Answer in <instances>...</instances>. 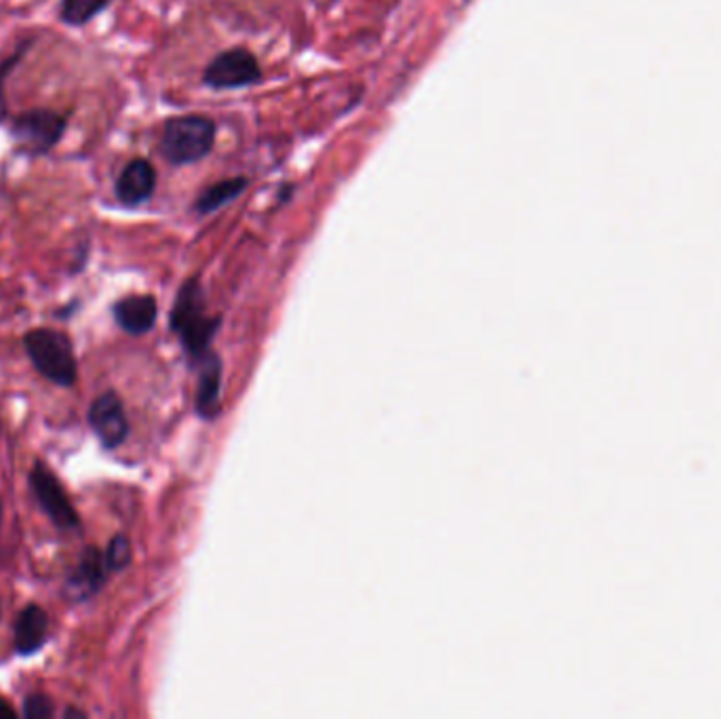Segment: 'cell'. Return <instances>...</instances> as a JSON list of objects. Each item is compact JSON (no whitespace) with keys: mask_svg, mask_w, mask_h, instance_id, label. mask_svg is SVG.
Listing matches in <instances>:
<instances>
[{"mask_svg":"<svg viewBox=\"0 0 721 719\" xmlns=\"http://www.w3.org/2000/svg\"><path fill=\"white\" fill-rule=\"evenodd\" d=\"M23 347L32 366L41 371L47 380L60 387H72L77 382V357L72 342L62 331L56 329H34L23 338Z\"/></svg>","mask_w":721,"mask_h":719,"instance_id":"6da1fadb","label":"cell"},{"mask_svg":"<svg viewBox=\"0 0 721 719\" xmlns=\"http://www.w3.org/2000/svg\"><path fill=\"white\" fill-rule=\"evenodd\" d=\"M216 142V124L206 117H180L166 124L161 152L176 164L197 163L206 159Z\"/></svg>","mask_w":721,"mask_h":719,"instance_id":"7a4b0ae2","label":"cell"},{"mask_svg":"<svg viewBox=\"0 0 721 719\" xmlns=\"http://www.w3.org/2000/svg\"><path fill=\"white\" fill-rule=\"evenodd\" d=\"M171 328L184 342L186 350L192 354H201L207 349L216 321L207 319L203 310V291L197 281L186 283L180 289L176 307L171 312Z\"/></svg>","mask_w":721,"mask_h":719,"instance_id":"3957f363","label":"cell"},{"mask_svg":"<svg viewBox=\"0 0 721 719\" xmlns=\"http://www.w3.org/2000/svg\"><path fill=\"white\" fill-rule=\"evenodd\" d=\"M30 490L37 496L42 511L62 530H77L81 519L72 507L68 493L63 492L62 483L42 462H37L30 471Z\"/></svg>","mask_w":721,"mask_h":719,"instance_id":"277c9868","label":"cell"},{"mask_svg":"<svg viewBox=\"0 0 721 719\" xmlns=\"http://www.w3.org/2000/svg\"><path fill=\"white\" fill-rule=\"evenodd\" d=\"M260 63L248 49H230L207 66L203 81L213 89H239L260 81Z\"/></svg>","mask_w":721,"mask_h":719,"instance_id":"5b68a950","label":"cell"},{"mask_svg":"<svg viewBox=\"0 0 721 719\" xmlns=\"http://www.w3.org/2000/svg\"><path fill=\"white\" fill-rule=\"evenodd\" d=\"M66 121L60 114L49 110H32L21 114L13 124V136L20 142L21 148L39 154L47 152L49 148L60 142Z\"/></svg>","mask_w":721,"mask_h":719,"instance_id":"8992f818","label":"cell"},{"mask_svg":"<svg viewBox=\"0 0 721 719\" xmlns=\"http://www.w3.org/2000/svg\"><path fill=\"white\" fill-rule=\"evenodd\" d=\"M89 425L102 441L103 448H119L129 435V420L124 416L121 397L117 392L100 395L89 410Z\"/></svg>","mask_w":721,"mask_h":719,"instance_id":"52a82bcc","label":"cell"},{"mask_svg":"<svg viewBox=\"0 0 721 719\" xmlns=\"http://www.w3.org/2000/svg\"><path fill=\"white\" fill-rule=\"evenodd\" d=\"M108 572L110 570L106 563V556H102L100 549L96 547H87L74 572L68 578V593L77 599H87L98 593L102 589Z\"/></svg>","mask_w":721,"mask_h":719,"instance_id":"ba28073f","label":"cell"},{"mask_svg":"<svg viewBox=\"0 0 721 719\" xmlns=\"http://www.w3.org/2000/svg\"><path fill=\"white\" fill-rule=\"evenodd\" d=\"M157 173L144 159H136L127 164L117 182V194L124 206H140L154 192Z\"/></svg>","mask_w":721,"mask_h":719,"instance_id":"9c48e42d","label":"cell"},{"mask_svg":"<svg viewBox=\"0 0 721 719\" xmlns=\"http://www.w3.org/2000/svg\"><path fill=\"white\" fill-rule=\"evenodd\" d=\"M49 617L41 606H26L16 620V650L21 657L39 652L47 641Z\"/></svg>","mask_w":721,"mask_h":719,"instance_id":"30bf717a","label":"cell"},{"mask_svg":"<svg viewBox=\"0 0 721 719\" xmlns=\"http://www.w3.org/2000/svg\"><path fill=\"white\" fill-rule=\"evenodd\" d=\"M157 300L152 296H129L114 307L117 323L129 333H146L157 323Z\"/></svg>","mask_w":721,"mask_h":719,"instance_id":"8fae6325","label":"cell"},{"mask_svg":"<svg viewBox=\"0 0 721 719\" xmlns=\"http://www.w3.org/2000/svg\"><path fill=\"white\" fill-rule=\"evenodd\" d=\"M220 380H222V368L220 361L213 357L207 361L199 391H197V410L201 411L206 418H211L218 410V397H220Z\"/></svg>","mask_w":721,"mask_h":719,"instance_id":"7c38bea8","label":"cell"},{"mask_svg":"<svg viewBox=\"0 0 721 719\" xmlns=\"http://www.w3.org/2000/svg\"><path fill=\"white\" fill-rule=\"evenodd\" d=\"M248 186V180L246 178H232V180H224V182H218V184L209 186L206 192L199 197L197 201V209L201 213H209V211H216L222 206H227L230 201H234Z\"/></svg>","mask_w":721,"mask_h":719,"instance_id":"4fadbf2b","label":"cell"},{"mask_svg":"<svg viewBox=\"0 0 721 719\" xmlns=\"http://www.w3.org/2000/svg\"><path fill=\"white\" fill-rule=\"evenodd\" d=\"M110 0H62V20L72 26H81L98 16Z\"/></svg>","mask_w":721,"mask_h":719,"instance_id":"5bb4252c","label":"cell"},{"mask_svg":"<svg viewBox=\"0 0 721 719\" xmlns=\"http://www.w3.org/2000/svg\"><path fill=\"white\" fill-rule=\"evenodd\" d=\"M106 556V563H108V570L110 572H117V570H124L131 561V545H129V538L123 535L114 536L110 540V547L108 551L103 553Z\"/></svg>","mask_w":721,"mask_h":719,"instance_id":"9a60e30c","label":"cell"},{"mask_svg":"<svg viewBox=\"0 0 721 719\" xmlns=\"http://www.w3.org/2000/svg\"><path fill=\"white\" fill-rule=\"evenodd\" d=\"M23 716H28V718H51L53 716V702L44 695H32L23 702Z\"/></svg>","mask_w":721,"mask_h":719,"instance_id":"2e32d148","label":"cell"},{"mask_svg":"<svg viewBox=\"0 0 721 719\" xmlns=\"http://www.w3.org/2000/svg\"><path fill=\"white\" fill-rule=\"evenodd\" d=\"M21 58V51H18V56H13L9 62L2 63L0 66V119L4 117V98H2V81H4V77L9 74V70L18 63V60Z\"/></svg>","mask_w":721,"mask_h":719,"instance_id":"e0dca14e","label":"cell"},{"mask_svg":"<svg viewBox=\"0 0 721 719\" xmlns=\"http://www.w3.org/2000/svg\"><path fill=\"white\" fill-rule=\"evenodd\" d=\"M16 709L4 699H0V718H16Z\"/></svg>","mask_w":721,"mask_h":719,"instance_id":"ac0fdd59","label":"cell"},{"mask_svg":"<svg viewBox=\"0 0 721 719\" xmlns=\"http://www.w3.org/2000/svg\"><path fill=\"white\" fill-rule=\"evenodd\" d=\"M66 716H77V718H84V713H81V711H74V709L66 711Z\"/></svg>","mask_w":721,"mask_h":719,"instance_id":"d6986e66","label":"cell"},{"mask_svg":"<svg viewBox=\"0 0 721 719\" xmlns=\"http://www.w3.org/2000/svg\"><path fill=\"white\" fill-rule=\"evenodd\" d=\"M0 523H2V500H0Z\"/></svg>","mask_w":721,"mask_h":719,"instance_id":"ffe728a7","label":"cell"}]
</instances>
